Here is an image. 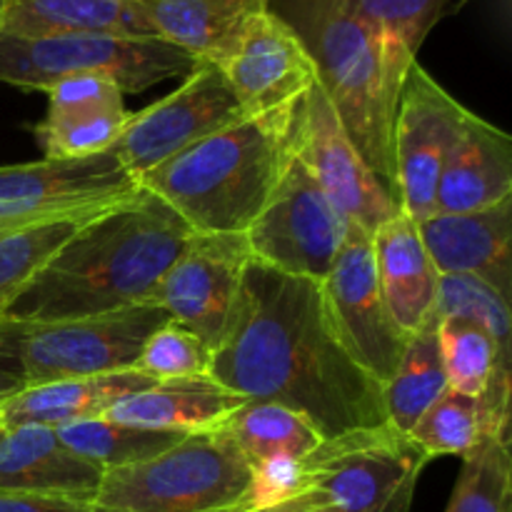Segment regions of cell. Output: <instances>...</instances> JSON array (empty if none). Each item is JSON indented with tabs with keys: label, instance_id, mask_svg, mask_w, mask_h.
<instances>
[{
	"label": "cell",
	"instance_id": "cell-1",
	"mask_svg": "<svg viewBox=\"0 0 512 512\" xmlns=\"http://www.w3.org/2000/svg\"><path fill=\"white\" fill-rule=\"evenodd\" d=\"M210 378L253 403H278L323 440L388 423L383 385L340 340L318 280L250 258Z\"/></svg>",
	"mask_w": 512,
	"mask_h": 512
},
{
	"label": "cell",
	"instance_id": "cell-2",
	"mask_svg": "<svg viewBox=\"0 0 512 512\" xmlns=\"http://www.w3.org/2000/svg\"><path fill=\"white\" fill-rule=\"evenodd\" d=\"M193 230L170 205L140 188L85 220L30 278L10 320H75L148 303Z\"/></svg>",
	"mask_w": 512,
	"mask_h": 512
},
{
	"label": "cell",
	"instance_id": "cell-3",
	"mask_svg": "<svg viewBox=\"0 0 512 512\" xmlns=\"http://www.w3.org/2000/svg\"><path fill=\"white\" fill-rule=\"evenodd\" d=\"M295 155V103L245 115L138 180L193 233H248Z\"/></svg>",
	"mask_w": 512,
	"mask_h": 512
},
{
	"label": "cell",
	"instance_id": "cell-4",
	"mask_svg": "<svg viewBox=\"0 0 512 512\" xmlns=\"http://www.w3.org/2000/svg\"><path fill=\"white\" fill-rule=\"evenodd\" d=\"M303 43L345 133L395 190L393 123L405 70L353 0H268Z\"/></svg>",
	"mask_w": 512,
	"mask_h": 512
},
{
	"label": "cell",
	"instance_id": "cell-5",
	"mask_svg": "<svg viewBox=\"0 0 512 512\" xmlns=\"http://www.w3.org/2000/svg\"><path fill=\"white\" fill-rule=\"evenodd\" d=\"M250 478L233 440L205 430L143 463L105 470L93 503L108 512H223L243 508Z\"/></svg>",
	"mask_w": 512,
	"mask_h": 512
},
{
	"label": "cell",
	"instance_id": "cell-6",
	"mask_svg": "<svg viewBox=\"0 0 512 512\" xmlns=\"http://www.w3.org/2000/svg\"><path fill=\"white\" fill-rule=\"evenodd\" d=\"M200 65L185 50L158 38L70 33L50 38L0 35V83L48 90L65 78H103L123 93H140L170 78H188Z\"/></svg>",
	"mask_w": 512,
	"mask_h": 512
},
{
	"label": "cell",
	"instance_id": "cell-7",
	"mask_svg": "<svg viewBox=\"0 0 512 512\" xmlns=\"http://www.w3.org/2000/svg\"><path fill=\"white\" fill-rule=\"evenodd\" d=\"M168 320L153 303L75 320H0V350L25 388L133 370L145 340Z\"/></svg>",
	"mask_w": 512,
	"mask_h": 512
},
{
	"label": "cell",
	"instance_id": "cell-8",
	"mask_svg": "<svg viewBox=\"0 0 512 512\" xmlns=\"http://www.w3.org/2000/svg\"><path fill=\"white\" fill-rule=\"evenodd\" d=\"M430 455L390 423L320 440L303 458L308 488L338 512H410Z\"/></svg>",
	"mask_w": 512,
	"mask_h": 512
},
{
	"label": "cell",
	"instance_id": "cell-9",
	"mask_svg": "<svg viewBox=\"0 0 512 512\" xmlns=\"http://www.w3.org/2000/svg\"><path fill=\"white\" fill-rule=\"evenodd\" d=\"M140 190L113 150L88 158L3 165L0 238L53 223H85Z\"/></svg>",
	"mask_w": 512,
	"mask_h": 512
},
{
	"label": "cell",
	"instance_id": "cell-10",
	"mask_svg": "<svg viewBox=\"0 0 512 512\" xmlns=\"http://www.w3.org/2000/svg\"><path fill=\"white\" fill-rule=\"evenodd\" d=\"M348 228L350 220L330 203L295 153L245 240L258 263L278 273L323 283L343 248Z\"/></svg>",
	"mask_w": 512,
	"mask_h": 512
},
{
	"label": "cell",
	"instance_id": "cell-11",
	"mask_svg": "<svg viewBox=\"0 0 512 512\" xmlns=\"http://www.w3.org/2000/svg\"><path fill=\"white\" fill-rule=\"evenodd\" d=\"M295 153L330 203L365 233L400 213L398 193L365 163L320 83L295 103Z\"/></svg>",
	"mask_w": 512,
	"mask_h": 512
},
{
	"label": "cell",
	"instance_id": "cell-12",
	"mask_svg": "<svg viewBox=\"0 0 512 512\" xmlns=\"http://www.w3.org/2000/svg\"><path fill=\"white\" fill-rule=\"evenodd\" d=\"M465 115L468 108L415 60L400 88L393 123L395 193L400 210L415 223L433 215L440 173Z\"/></svg>",
	"mask_w": 512,
	"mask_h": 512
},
{
	"label": "cell",
	"instance_id": "cell-13",
	"mask_svg": "<svg viewBox=\"0 0 512 512\" xmlns=\"http://www.w3.org/2000/svg\"><path fill=\"white\" fill-rule=\"evenodd\" d=\"M245 118L223 70L200 63L180 88L130 115L113 153L133 178H143L173 155Z\"/></svg>",
	"mask_w": 512,
	"mask_h": 512
},
{
	"label": "cell",
	"instance_id": "cell-14",
	"mask_svg": "<svg viewBox=\"0 0 512 512\" xmlns=\"http://www.w3.org/2000/svg\"><path fill=\"white\" fill-rule=\"evenodd\" d=\"M340 340L380 385L393 378L408 335L395 325L375 270L373 235L350 223L333 268L320 283Z\"/></svg>",
	"mask_w": 512,
	"mask_h": 512
},
{
	"label": "cell",
	"instance_id": "cell-15",
	"mask_svg": "<svg viewBox=\"0 0 512 512\" xmlns=\"http://www.w3.org/2000/svg\"><path fill=\"white\" fill-rule=\"evenodd\" d=\"M250 258L245 233H193L148 303L158 305L168 320L190 330L213 353L225 333Z\"/></svg>",
	"mask_w": 512,
	"mask_h": 512
},
{
	"label": "cell",
	"instance_id": "cell-16",
	"mask_svg": "<svg viewBox=\"0 0 512 512\" xmlns=\"http://www.w3.org/2000/svg\"><path fill=\"white\" fill-rule=\"evenodd\" d=\"M220 70L245 115L288 108L318 83V70L308 50L270 10L250 23L235 53Z\"/></svg>",
	"mask_w": 512,
	"mask_h": 512
},
{
	"label": "cell",
	"instance_id": "cell-17",
	"mask_svg": "<svg viewBox=\"0 0 512 512\" xmlns=\"http://www.w3.org/2000/svg\"><path fill=\"white\" fill-rule=\"evenodd\" d=\"M418 230L438 275H470L510 300L512 198L470 213H435L418 220Z\"/></svg>",
	"mask_w": 512,
	"mask_h": 512
},
{
	"label": "cell",
	"instance_id": "cell-18",
	"mask_svg": "<svg viewBox=\"0 0 512 512\" xmlns=\"http://www.w3.org/2000/svg\"><path fill=\"white\" fill-rule=\"evenodd\" d=\"M48 113L35 125L40 150L50 160L88 158L113 150L130 120L125 93L103 78H65L50 85Z\"/></svg>",
	"mask_w": 512,
	"mask_h": 512
},
{
	"label": "cell",
	"instance_id": "cell-19",
	"mask_svg": "<svg viewBox=\"0 0 512 512\" xmlns=\"http://www.w3.org/2000/svg\"><path fill=\"white\" fill-rule=\"evenodd\" d=\"M103 468L85 460L45 425H18L0 433V490L93 503Z\"/></svg>",
	"mask_w": 512,
	"mask_h": 512
},
{
	"label": "cell",
	"instance_id": "cell-20",
	"mask_svg": "<svg viewBox=\"0 0 512 512\" xmlns=\"http://www.w3.org/2000/svg\"><path fill=\"white\" fill-rule=\"evenodd\" d=\"M512 198V138L480 115H465L435 190V213H470Z\"/></svg>",
	"mask_w": 512,
	"mask_h": 512
},
{
	"label": "cell",
	"instance_id": "cell-21",
	"mask_svg": "<svg viewBox=\"0 0 512 512\" xmlns=\"http://www.w3.org/2000/svg\"><path fill=\"white\" fill-rule=\"evenodd\" d=\"M135 8L150 38L220 68L268 0H135Z\"/></svg>",
	"mask_w": 512,
	"mask_h": 512
},
{
	"label": "cell",
	"instance_id": "cell-22",
	"mask_svg": "<svg viewBox=\"0 0 512 512\" xmlns=\"http://www.w3.org/2000/svg\"><path fill=\"white\" fill-rule=\"evenodd\" d=\"M380 293L405 335H413L435 313L440 275L425 250L418 223L400 210L373 233Z\"/></svg>",
	"mask_w": 512,
	"mask_h": 512
},
{
	"label": "cell",
	"instance_id": "cell-23",
	"mask_svg": "<svg viewBox=\"0 0 512 512\" xmlns=\"http://www.w3.org/2000/svg\"><path fill=\"white\" fill-rule=\"evenodd\" d=\"M245 403L248 400L230 393L210 375H195V378L160 380L140 393L125 395L108 410L105 418L155 430L205 433V430L223 428L230 415Z\"/></svg>",
	"mask_w": 512,
	"mask_h": 512
},
{
	"label": "cell",
	"instance_id": "cell-24",
	"mask_svg": "<svg viewBox=\"0 0 512 512\" xmlns=\"http://www.w3.org/2000/svg\"><path fill=\"white\" fill-rule=\"evenodd\" d=\"M153 383V378L133 368L120 370V373L93 375V378L35 385V388L20 390L18 395L0 405V428L45 425V428L58 430L63 425L105 418L120 398L140 393Z\"/></svg>",
	"mask_w": 512,
	"mask_h": 512
},
{
	"label": "cell",
	"instance_id": "cell-25",
	"mask_svg": "<svg viewBox=\"0 0 512 512\" xmlns=\"http://www.w3.org/2000/svg\"><path fill=\"white\" fill-rule=\"evenodd\" d=\"M70 33L150 38L135 0H5L0 35L50 38Z\"/></svg>",
	"mask_w": 512,
	"mask_h": 512
},
{
	"label": "cell",
	"instance_id": "cell-26",
	"mask_svg": "<svg viewBox=\"0 0 512 512\" xmlns=\"http://www.w3.org/2000/svg\"><path fill=\"white\" fill-rule=\"evenodd\" d=\"M438 328L440 318L433 313L413 335H408L398 368L383 385L388 423L405 435L418 423L420 415L448 390Z\"/></svg>",
	"mask_w": 512,
	"mask_h": 512
},
{
	"label": "cell",
	"instance_id": "cell-27",
	"mask_svg": "<svg viewBox=\"0 0 512 512\" xmlns=\"http://www.w3.org/2000/svg\"><path fill=\"white\" fill-rule=\"evenodd\" d=\"M220 430L243 453L250 470L278 458H305L323 440L313 425L293 410L278 403H253V400L235 410Z\"/></svg>",
	"mask_w": 512,
	"mask_h": 512
},
{
	"label": "cell",
	"instance_id": "cell-28",
	"mask_svg": "<svg viewBox=\"0 0 512 512\" xmlns=\"http://www.w3.org/2000/svg\"><path fill=\"white\" fill-rule=\"evenodd\" d=\"M410 438L430 455H460L473 453L485 438H510V428H500L490 415L483 398H470L448 388L410 428Z\"/></svg>",
	"mask_w": 512,
	"mask_h": 512
},
{
	"label": "cell",
	"instance_id": "cell-29",
	"mask_svg": "<svg viewBox=\"0 0 512 512\" xmlns=\"http://www.w3.org/2000/svg\"><path fill=\"white\" fill-rule=\"evenodd\" d=\"M58 435L70 450L83 455L85 460H90V463L103 470H113L155 458V455L165 453L175 443H180L188 433L143 428V425L120 423V420L110 418H95L63 425V428H58Z\"/></svg>",
	"mask_w": 512,
	"mask_h": 512
},
{
	"label": "cell",
	"instance_id": "cell-30",
	"mask_svg": "<svg viewBox=\"0 0 512 512\" xmlns=\"http://www.w3.org/2000/svg\"><path fill=\"white\" fill-rule=\"evenodd\" d=\"M353 3L383 38L395 63L408 73L430 30L440 20L458 15L470 0H353Z\"/></svg>",
	"mask_w": 512,
	"mask_h": 512
},
{
	"label": "cell",
	"instance_id": "cell-31",
	"mask_svg": "<svg viewBox=\"0 0 512 512\" xmlns=\"http://www.w3.org/2000/svg\"><path fill=\"white\" fill-rule=\"evenodd\" d=\"M445 512H512L510 438H485L465 455Z\"/></svg>",
	"mask_w": 512,
	"mask_h": 512
},
{
	"label": "cell",
	"instance_id": "cell-32",
	"mask_svg": "<svg viewBox=\"0 0 512 512\" xmlns=\"http://www.w3.org/2000/svg\"><path fill=\"white\" fill-rule=\"evenodd\" d=\"M435 315L443 318H460L478 325L493 338L500 353L512 360L510 343V300L503 298L488 283L470 275H440L438 298H435Z\"/></svg>",
	"mask_w": 512,
	"mask_h": 512
},
{
	"label": "cell",
	"instance_id": "cell-33",
	"mask_svg": "<svg viewBox=\"0 0 512 512\" xmlns=\"http://www.w3.org/2000/svg\"><path fill=\"white\" fill-rule=\"evenodd\" d=\"M83 223H53L0 238V320L20 290L30 283L40 265L75 233Z\"/></svg>",
	"mask_w": 512,
	"mask_h": 512
},
{
	"label": "cell",
	"instance_id": "cell-34",
	"mask_svg": "<svg viewBox=\"0 0 512 512\" xmlns=\"http://www.w3.org/2000/svg\"><path fill=\"white\" fill-rule=\"evenodd\" d=\"M210 350L200 338H195L183 325L165 320L148 340H145L140 358L135 368L160 380L195 378V375H208L210 370Z\"/></svg>",
	"mask_w": 512,
	"mask_h": 512
},
{
	"label": "cell",
	"instance_id": "cell-35",
	"mask_svg": "<svg viewBox=\"0 0 512 512\" xmlns=\"http://www.w3.org/2000/svg\"><path fill=\"white\" fill-rule=\"evenodd\" d=\"M308 490V473H305L303 458H278L270 463L253 468V478H250V488L245 493L243 508L245 510H260L278 505L283 500L295 498V495Z\"/></svg>",
	"mask_w": 512,
	"mask_h": 512
},
{
	"label": "cell",
	"instance_id": "cell-36",
	"mask_svg": "<svg viewBox=\"0 0 512 512\" xmlns=\"http://www.w3.org/2000/svg\"><path fill=\"white\" fill-rule=\"evenodd\" d=\"M0 512H108L95 503L68 498H48V495L3 493L0 490Z\"/></svg>",
	"mask_w": 512,
	"mask_h": 512
},
{
	"label": "cell",
	"instance_id": "cell-37",
	"mask_svg": "<svg viewBox=\"0 0 512 512\" xmlns=\"http://www.w3.org/2000/svg\"><path fill=\"white\" fill-rule=\"evenodd\" d=\"M250 512H338V510L333 508V503H330L320 490L308 488L305 493L295 495V498L290 500H283V503L270 505V508L250 510Z\"/></svg>",
	"mask_w": 512,
	"mask_h": 512
},
{
	"label": "cell",
	"instance_id": "cell-38",
	"mask_svg": "<svg viewBox=\"0 0 512 512\" xmlns=\"http://www.w3.org/2000/svg\"><path fill=\"white\" fill-rule=\"evenodd\" d=\"M20 390H25L23 378L18 375L15 365L10 363L8 355L0 350V405L13 398V395H18Z\"/></svg>",
	"mask_w": 512,
	"mask_h": 512
},
{
	"label": "cell",
	"instance_id": "cell-39",
	"mask_svg": "<svg viewBox=\"0 0 512 512\" xmlns=\"http://www.w3.org/2000/svg\"><path fill=\"white\" fill-rule=\"evenodd\" d=\"M223 512H245L243 508H230V510H223Z\"/></svg>",
	"mask_w": 512,
	"mask_h": 512
},
{
	"label": "cell",
	"instance_id": "cell-40",
	"mask_svg": "<svg viewBox=\"0 0 512 512\" xmlns=\"http://www.w3.org/2000/svg\"><path fill=\"white\" fill-rule=\"evenodd\" d=\"M3 8H5V0H0V15H3Z\"/></svg>",
	"mask_w": 512,
	"mask_h": 512
},
{
	"label": "cell",
	"instance_id": "cell-41",
	"mask_svg": "<svg viewBox=\"0 0 512 512\" xmlns=\"http://www.w3.org/2000/svg\"><path fill=\"white\" fill-rule=\"evenodd\" d=\"M0 433H3V428H0Z\"/></svg>",
	"mask_w": 512,
	"mask_h": 512
}]
</instances>
